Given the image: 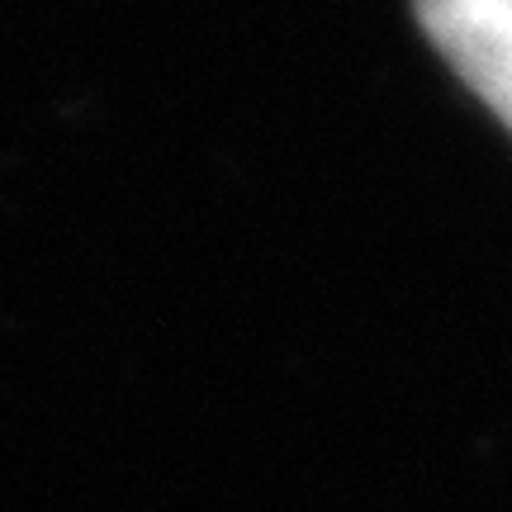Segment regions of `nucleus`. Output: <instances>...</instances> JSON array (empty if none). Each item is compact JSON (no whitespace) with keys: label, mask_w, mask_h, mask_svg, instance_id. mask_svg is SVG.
<instances>
[{"label":"nucleus","mask_w":512,"mask_h":512,"mask_svg":"<svg viewBox=\"0 0 512 512\" xmlns=\"http://www.w3.org/2000/svg\"><path fill=\"white\" fill-rule=\"evenodd\" d=\"M418 19L460 81L512 133V0H418Z\"/></svg>","instance_id":"obj_1"}]
</instances>
